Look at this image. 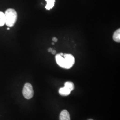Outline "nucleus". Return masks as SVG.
Segmentation results:
<instances>
[{"instance_id": "f257e3e1", "label": "nucleus", "mask_w": 120, "mask_h": 120, "mask_svg": "<svg viewBox=\"0 0 120 120\" xmlns=\"http://www.w3.org/2000/svg\"><path fill=\"white\" fill-rule=\"evenodd\" d=\"M56 62L60 67L69 69L71 68L74 63L75 59L74 56L70 54H63L61 56L58 54L56 56Z\"/></svg>"}, {"instance_id": "9b49d317", "label": "nucleus", "mask_w": 120, "mask_h": 120, "mask_svg": "<svg viewBox=\"0 0 120 120\" xmlns=\"http://www.w3.org/2000/svg\"><path fill=\"white\" fill-rule=\"evenodd\" d=\"M51 52L52 54H55L56 53V51L55 50H52Z\"/></svg>"}, {"instance_id": "ddd939ff", "label": "nucleus", "mask_w": 120, "mask_h": 120, "mask_svg": "<svg viewBox=\"0 0 120 120\" xmlns=\"http://www.w3.org/2000/svg\"><path fill=\"white\" fill-rule=\"evenodd\" d=\"M9 29H10L9 28H7V30H9Z\"/></svg>"}, {"instance_id": "9d476101", "label": "nucleus", "mask_w": 120, "mask_h": 120, "mask_svg": "<svg viewBox=\"0 0 120 120\" xmlns=\"http://www.w3.org/2000/svg\"><path fill=\"white\" fill-rule=\"evenodd\" d=\"M52 41H53V42H56L57 41V39L56 38V37H54V38H52Z\"/></svg>"}, {"instance_id": "423d86ee", "label": "nucleus", "mask_w": 120, "mask_h": 120, "mask_svg": "<svg viewBox=\"0 0 120 120\" xmlns=\"http://www.w3.org/2000/svg\"><path fill=\"white\" fill-rule=\"evenodd\" d=\"M113 40L116 42H120V29H118L114 33L113 35Z\"/></svg>"}, {"instance_id": "6e6552de", "label": "nucleus", "mask_w": 120, "mask_h": 120, "mask_svg": "<svg viewBox=\"0 0 120 120\" xmlns=\"http://www.w3.org/2000/svg\"><path fill=\"white\" fill-rule=\"evenodd\" d=\"M5 23V14L2 12H0V27L3 26Z\"/></svg>"}, {"instance_id": "2eb2a0df", "label": "nucleus", "mask_w": 120, "mask_h": 120, "mask_svg": "<svg viewBox=\"0 0 120 120\" xmlns=\"http://www.w3.org/2000/svg\"><path fill=\"white\" fill-rule=\"evenodd\" d=\"M92 120V119H89V120Z\"/></svg>"}, {"instance_id": "f03ea898", "label": "nucleus", "mask_w": 120, "mask_h": 120, "mask_svg": "<svg viewBox=\"0 0 120 120\" xmlns=\"http://www.w3.org/2000/svg\"><path fill=\"white\" fill-rule=\"evenodd\" d=\"M5 16L6 25L12 27L14 26L17 21V12L13 9H9L4 13Z\"/></svg>"}, {"instance_id": "1a4fd4ad", "label": "nucleus", "mask_w": 120, "mask_h": 120, "mask_svg": "<svg viewBox=\"0 0 120 120\" xmlns=\"http://www.w3.org/2000/svg\"><path fill=\"white\" fill-rule=\"evenodd\" d=\"M64 86L68 88L69 90L73 91L74 88V85L72 82H67L64 84Z\"/></svg>"}, {"instance_id": "39448f33", "label": "nucleus", "mask_w": 120, "mask_h": 120, "mask_svg": "<svg viewBox=\"0 0 120 120\" xmlns=\"http://www.w3.org/2000/svg\"><path fill=\"white\" fill-rule=\"evenodd\" d=\"M71 93V91L69 90L68 88L64 86V87L60 88L59 90V93L60 95L66 96L69 95Z\"/></svg>"}, {"instance_id": "20e7f679", "label": "nucleus", "mask_w": 120, "mask_h": 120, "mask_svg": "<svg viewBox=\"0 0 120 120\" xmlns=\"http://www.w3.org/2000/svg\"><path fill=\"white\" fill-rule=\"evenodd\" d=\"M60 120H70L69 112L66 110H63L61 112L60 115Z\"/></svg>"}, {"instance_id": "0eeeda50", "label": "nucleus", "mask_w": 120, "mask_h": 120, "mask_svg": "<svg viewBox=\"0 0 120 120\" xmlns=\"http://www.w3.org/2000/svg\"><path fill=\"white\" fill-rule=\"evenodd\" d=\"M47 4L45 6V8L47 10L52 9L55 4V0H45Z\"/></svg>"}, {"instance_id": "f8f14e48", "label": "nucleus", "mask_w": 120, "mask_h": 120, "mask_svg": "<svg viewBox=\"0 0 120 120\" xmlns=\"http://www.w3.org/2000/svg\"><path fill=\"white\" fill-rule=\"evenodd\" d=\"M48 52H51L52 51V49L51 48H49V49H48Z\"/></svg>"}, {"instance_id": "7ed1b4c3", "label": "nucleus", "mask_w": 120, "mask_h": 120, "mask_svg": "<svg viewBox=\"0 0 120 120\" xmlns=\"http://www.w3.org/2000/svg\"><path fill=\"white\" fill-rule=\"evenodd\" d=\"M22 93L24 97L27 99H30L33 97L34 91L33 86L30 83H27L25 84Z\"/></svg>"}, {"instance_id": "4468645a", "label": "nucleus", "mask_w": 120, "mask_h": 120, "mask_svg": "<svg viewBox=\"0 0 120 120\" xmlns=\"http://www.w3.org/2000/svg\"><path fill=\"white\" fill-rule=\"evenodd\" d=\"M52 45H54V42H52Z\"/></svg>"}]
</instances>
